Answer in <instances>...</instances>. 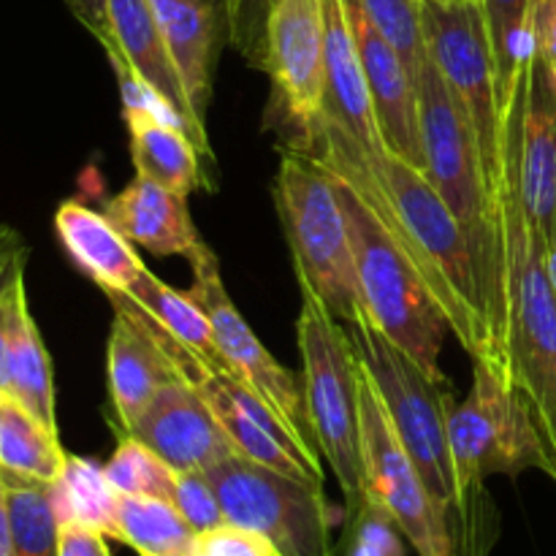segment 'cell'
Listing matches in <instances>:
<instances>
[{
    "instance_id": "4dcf8cb0",
    "label": "cell",
    "mask_w": 556,
    "mask_h": 556,
    "mask_svg": "<svg viewBox=\"0 0 556 556\" xmlns=\"http://www.w3.org/2000/svg\"><path fill=\"white\" fill-rule=\"evenodd\" d=\"M114 432H117V448H114L112 459L103 465L109 483L119 494H130V497H161L172 503L174 476H177V470L168 467L155 451L147 448L134 434L123 432V429H114Z\"/></svg>"
},
{
    "instance_id": "f1b7e54d",
    "label": "cell",
    "mask_w": 556,
    "mask_h": 556,
    "mask_svg": "<svg viewBox=\"0 0 556 556\" xmlns=\"http://www.w3.org/2000/svg\"><path fill=\"white\" fill-rule=\"evenodd\" d=\"M16 556H58L60 521L49 483L0 470Z\"/></svg>"
},
{
    "instance_id": "484cf974",
    "label": "cell",
    "mask_w": 556,
    "mask_h": 556,
    "mask_svg": "<svg viewBox=\"0 0 556 556\" xmlns=\"http://www.w3.org/2000/svg\"><path fill=\"white\" fill-rule=\"evenodd\" d=\"M49 492H52V505L60 525L79 521V525L92 527L117 541L119 492L109 483L106 470L101 465L68 454L58 481L49 483Z\"/></svg>"
},
{
    "instance_id": "e0dca14e",
    "label": "cell",
    "mask_w": 556,
    "mask_h": 556,
    "mask_svg": "<svg viewBox=\"0 0 556 556\" xmlns=\"http://www.w3.org/2000/svg\"><path fill=\"white\" fill-rule=\"evenodd\" d=\"M114 320L109 329L106 375L114 418L128 432L136 418L147 410L152 396L166 383L177 380L166 353L157 345L147 315L123 293H106Z\"/></svg>"
},
{
    "instance_id": "9a60e30c",
    "label": "cell",
    "mask_w": 556,
    "mask_h": 556,
    "mask_svg": "<svg viewBox=\"0 0 556 556\" xmlns=\"http://www.w3.org/2000/svg\"><path fill=\"white\" fill-rule=\"evenodd\" d=\"M128 434L155 451L177 472L210 470L217 462L239 454L215 413L179 378L152 396Z\"/></svg>"
},
{
    "instance_id": "8992f818",
    "label": "cell",
    "mask_w": 556,
    "mask_h": 556,
    "mask_svg": "<svg viewBox=\"0 0 556 556\" xmlns=\"http://www.w3.org/2000/svg\"><path fill=\"white\" fill-rule=\"evenodd\" d=\"M296 320L304 372V407L313 443L345 494V516H356L367 500L362 451V389L358 356L345 324L309 293Z\"/></svg>"
},
{
    "instance_id": "9c48e42d",
    "label": "cell",
    "mask_w": 556,
    "mask_h": 556,
    "mask_svg": "<svg viewBox=\"0 0 556 556\" xmlns=\"http://www.w3.org/2000/svg\"><path fill=\"white\" fill-rule=\"evenodd\" d=\"M204 472L228 525L264 535L280 556H334L331 514L320 483L286 476L242 454Z\"/></svg>"
},
{
    "instance_id": "d4e9b609",
    "label": "cell",
    "mask_w": 556,
    "mask_h": 556,
    "mask_svg": "<svg viewBox=\"0 0 556 556\" xmlns=\"http://www.w3.org/2000/svg\"><path fill=\"white\" fill-rule=\"evenodd\" d=\"M68 454L60 434L49 432L14 396L0 394V470L52 483L63 472Z\"/></svg>"
},
{
    "instance_id": "7402d4cb",
    "label": "cell",
    "mask_w": 556,
    "mask_h": 556,
    "mask_svg": "<svg viewBox=\"0 0 556 556\" xmlns=\"http://www.w3.org/2000/svg\"><path fill=\"white\" fill-rule=\"evenodd\" d=\"M54 231L76 266L103 293H128L147 269L134 242L103 212L71 199L54 212Z\"/></svg>"
},
{
    "instance_id": "d6a6232c",
    "label": "cell",
    "mask_w": 556,
    "mask_h": 556,
    "mask_svg": "<svg viewBox=\"0 0 556 556\" xmlns=\"http://www.w3.org/2000/svg\"><path fill=\"white\" fill-rule=\"evenodd\" d=\"M402 530L378 500L367 497L348 519V535L334 556H405Z\"/></svg>"
},
{
    "instance_id": "30bf717a",
    "label": "cell",
    "mask_w": 556,
    "mask_h": 556,
    "mask_svg": "<svg viewBox=\"0 0 556 556\" xmlns=\"http://www.w3.org/2000/svg\"><path fill=\"white\" fill-rule=\"evenodd\" d=\"M424 33L451 90L465 103L481 147L489 188L497 195L500 155H503V92L497 60L481 0H424Z\"/></svg>"
},
{
    "instance_id": "6da1fadb",
    "label": "cell",
    "mask_w": 556,
    "mask_h": 556,
    "mask_svg": "<svg viewBox=\"0 0 556 556\" xmlns=\"http://www.w3.org/2000/svg\"><path fill=\"white\" fill-rule=\"evenodd\" d=\"M299 150L309 152L329 172L345 177L375 206L427 282L445 324L467 356L472 362L483 358L497 364L478 302L470 242L459 220L445 206L443 195L429 182L427 172L391 150L369 155L340 125L326 117H320L318 128L304 144H299Z\"/></svg>"
},
{
    "instance_id": "277c9868",
    "label": "cell",
    "mask_w": 556,
    "mask_h": 556,
    "mask_svg": "<svg viewBox=\"0 0 556 556\" xmlns=\"http://www.w3.org/2000/svg\"><path fill=\"white\" fill-rule=\"evenodd\" d=\"M275 201L302 293L318 299L340 324H356L367 309L331 172L309 152L286 150L277 168Z\"/></svg>"
},
{
    "instance_id": "836d02e7",
    "label": "cell",
    "mask_w": 556,
    "mask_h": 556,
    "mask_svg": "<svg viewBox=\"0 0 556 556\" xmlns=\"http://www.w3.org/2000/svg\"><path fill=\"white\" fill-rule=\"evenodd\" d=\"M228 20V41L244 63L264 71L266 63V20L271 0H223Z\"/></svg>"
},
{
    "instance_id": "5b68a950",
    "label": "cell",
    "mask_w": 556,
    "mask_h": 556,
    "mask_svg": "<svg viewBox=\"0 0 556 556\" xmlns=\"http://www.w3.org/2000/svg\"><path fill=\"white\" fill-rule=\"evenodd\" d=\"M331 177H334L337 195L345 212L367 318L394 345L410 353L424 369L443 378L440 351H443L448 324L429 293L427 282L421 280L418 269L410 264L375 206L345 177L334 172Z\"/></svg>"
},
{
    "instance_id": "603a6c76",
    "label": "cell",
    "mask_w": 556,
    "mask_h": 556,
    "mask_svg": "<svg viewBox=\"0 0 556 556\" xmlns=\"http://www.w3.org/2000/svg\"><path fill=\"white\" fill-rule=\"evenodd\" d=\"M130 134V161L136 174L188 199L193 190L210 188L201 168L199 147L182 128L163 123L144 109H125Z\"/></svg>"
},
{
    "instance_id": "5bb4252c",
    "label": "cell",
    "mask_w": 556,
    "mask_h": 556,
    "mask_svg": "<svg viewBox=\"0 0 556 556\" xmlns=\"http://www.w3.org/2000/svg\"><path fill=\"white\" fill-rule=\"evenodd\" d=\"M106 25L109 36L103 41V49L114 68L130 71L141 85L161 96L166 106L177 114L179 125L199 147L201 155L212 161L215 155L210 150L206 119L199 117L195 106L190 103L150 0H106Z\"/></svg>"
},
{
    "instance_id": "7bdbcfd3",
    "label": "cell",
    "mask_w": 556,
    "mask_h": 556,
    "mask_svg": "<svg viewBox=\"0 0 556 556\" xmlns=\"http://www.w3.org/2000/svg\"><path fill=\"white\" fill-rule=\"evenodd\" d=\"M548 271H552V280L556 286V239L552 242V248H548Z\"/></svg>"
},
{
    "instance_id": "2e32d148",
    "label": "cell",
    "mask_w": 556,
    "mask_h": 556,
    "mask_svg": "<svg viewBox=\"0 0 556 556\" xmlns=\"http://www.w3.org/2000/svg\"><path fill=\"white\" fill-rule=\"evenodd\" d=\"M345 3L386 150L405 157L424 172L427 161H424L421 114H418V81L405 68L396 49L369 22L362 3L358 0H345Z\"/></svg>"
},
{
    "instance_id": "4fadbf2b",
    "label": "cell",
    "mask_w": 556,
    "mask_h": 556,
    "mask_svg": "<svg viewBox=\"0 0 556 556\" xmlns=\"http://www.w3.org/2000/svg\"><path fill=\"white\" fill-rule=\"evenodd\" d=\"M264 71L304 141L324 117L326 22L324 0H271Z\"/></svg>"
},
{
    "instance_id": "4316f807",
    "label": "cell",
    "mask_w": 556,
    "mask_h": 556,
    "mask_svg": "<svg viewBox=\"0 0 556 556\" xmlns=\"http://www.w3.org/2000/svg\"><path fill=\"white\" fill-rule=\"evenodd\" d=\"M117 541L139 556H190L199 532L168 500L119 494Z\"/></svg>"
},
{
    "instance_id": "3957f363",
    "label": "cell",
    "mask_w": 556,
    "mask_h": 556,
    "mask_svg": "<svg viewBox=\"0 0 556 556\" xmlns=\"http://www.w3.org/2000/svg\"><path fill=\"white\" fill-rule=\"evenodd\" d=\"M356 348L358 364L372 378L391 424L427 483L432 497L443 508L454 510L465 525H472V510L462 500L454 459L448 445V421L456 407V394L448 378H438L424 369L410 353L389 340L372 320L364 315L345 326Z\"/></svg>"
},
{
    "instance_id": "ba28073f",
    "label": "cell",
    "mask_w": 556,
    "mask_h": 556,
    "mask_svg": "<svg viewBox=\"0 0 556 556\" xmlns=\"http://www.w3.org/2000/svg\"><path fill=\"white\" fill-rule=\"evenodd\" d=\"M362 389V451L367 497L378 500L418 556H486L489 546L467 538L476 527L443 508L407 456L372 378L358 364Z\"/></svg>"
},
{
    "instance_id": "52a82bcc",
    "label": "cell",
    "mask_w": 556,
    "mask_h": 556,
    "mask_svg": "<svg viewBox=\"0 0 556 556\" xmlns=\"http://www.w3.org/2000/svg\"><path fill=\"white\" fill-rule=\"evenodd\" d=\"M448 445L462 500H472L492 476L541 470L556 483V465L546 448L530 402L497 364L472 362V389L448 421Z\"/></svg>"
},
{
    "instance_id": "ab89813d",
    "label": "cell",
    "mask_w": 556,
    "mask_h": 556,
    "mask_svg": "<svg viewBox=\"0 0 556 556\" xmlns=\"http://www.w3.org/2000/svg\"><path fill=\"white\" fill-rule=\"evenodd\" d=\"M65 5H68L71 14H74L98 41H106V0H65Z\"/></svg>"
},
{
    "instance_id": "8fae6325",
    "label": "cell",
    "mask_w": 556,
    "mask_h": 556,
    "mask_svg": "<svg viewBox=\"0 0 556 556\" xmlns=\"http://www.w3.org/2000/svg\"><path fill=\"white\" fill-rule=\"evenodd\" d=\"M147 320H150L152 334H155L161 351L166 353L174 375L185 380L206 402V407L215 413V418L226 429L228 438L233 440L239 454L266 467H275L286 476L324 486V467L313 465L299 451V445L293 443L286 427L277 421L269 405L250 386H244L226 362H210V358L199 356L179 340H174L168 331H163L150 315H147Z\"/></svg>"
},
{
    "instance_id": "7c38bea8",
    "label": "cell",
    "mask_w": 556,
    "mask_h": 556,
    "mask_svg": "<svg viewBox=\"0 0 556 556\" xmlns=\"http://www.w3.org/2000/svg\"><path fill=\"white\" fill-rule=\"evenodd\" d=\"M190 266H193L195 282L190 288V296L199 304L210 318L212 331H215L217 351L220 358L239 375L244 386L255 391L261 400L269 405L277 421L286 427L293 443L299 445L304 456L313 465H320V454L313 443V434L307 427V407H304V389L299 380L293 378L291 369L280 367L266 351L264 342L253 334L248 320L242 318L233 302L228 299L226 286L220 277V264L217 255L212 253L206 244H201L193 255H190Z\"/></svg>"
},
{
    "instance_id": "ffe728a7",
    "label": "cell",
    "mask_w": 556,
    "mask_h": 556,
    "mask_svg": "<svg viewBox=\"0 0 556 556\" xmlns=\"http://www.w3.org/2000/svg\"><path fill=\"white\" fill-rule=\"evenodd\" d=\"M521 199L543 239H556V90L538 58L530 63L521 125Z\"/></svg>"
},
{
    "instance_id": "b9f144b4",
    "label": "cell",
    "mask_w": 556,
    "mask_h": 556,
    "mask_svg": "<svg viewBox=\"0 0 556 556\" xmlns=\"http://www.w3.org/2000/svg\"><path fill=\"white\" fill-rule=\"evenodd\" d=\"M0 556H16V548H14V538H11L9 510H5L3 481H0Z\"/></svg>"
},
{
    "instance_id": "44dd1931",
    "label": "cell",
    "mask_w": 556,
    "mask_h": 556,
    "mask_svg": "<svg viewBox=\"0 0 556 556\" xmlns=\"http://www.w3.org/2000/svg\"><path fill=\"white\" fill-rule=\"evenodd\" d=\"M166 47L185 81L190 103L206 119L212 98V71L217 63L223 30L228 20L223 0H150Z\"/></svg>"
},
{
    "instance_id": "d590c367",
    "label": "cell",
    "mask_w": 556,
    "mask_h": 556,
    "mask_svg": "<svg viewBox=\"0 0 556 556\" xmlns=\"http://www.w3.org/2000/svg\"><path fill=\"white\" fill-rule=\"evenodd\" d=\"M190 556H280L277 548L258 532L237 525H223L201 532Z\"/></svg>"
},
{
    "instance_id": "d6986e66",
    "label": "cell",
    "mask_w": 556,
    "mask_h": 556,
    "mask_svg": "<svg viewBox=\"0 0 556 556\" xmlns=\"http://www.w3.org/2000/svg\"><path fill=\"white\" fill-rule=\"evenodd\" d=\"M103 215L134 244L152 255H190L204 244L190 217L188 199L136 174L103 204Z\"/></svg>"
},
{
    "instance_id": "1f68e13d",
    "label": "cell",
    "mask_w": 556,
    "mask_h": 556,
    "mask_svg": "<svg viewBox=\"0 0 556 556\" xmlns=\"http://www.w3.org/2000/svg\"><path fill=\"white\" fill-rule=\"evenodd\" d=\"M380 36L396 49L405 68L418 81L429 60L427 33H424V0H358Z\"/></svg>"
},
{
    "instance_id": "e575fe53",
    "label": "cell",
    "mask_w": 556,
    "mask_h": 556,
    "mask_svg": "<svg viewBox=\"0 0 556 556\" xmlns=\"http://www.w3.org/2000/svg\"><path fill=\"white\" fill-rule=\"evenodd\" d=\"M172 503L177 505L179 514L185 516L195 532H210L215 527L228 525L223 505L217 500L215 486L206 478L204 470H182L174 476V494Z\"/></svg>"
},
{
    "instance_id": "f546056e",
    "label": "cell",
    "mask_w": 556,
    "mask_h": 556,
    "mask_svg": "<svg viewBox=\"0 0 556 556\" xmlns=\"http://www.w3.org/2000/svg\"><path fill=\"white\" fill-rule=\"evenodd\" d=\"M481 3L486 11L489 38H492L500 92L505 103L527 60L535 58V33L527 25L532 0H481Z\"/></svg>"
},
{
    "instance_id": "ac0fdd59",
    "label": "cell",
    "mask_w": 556,
    "mask_h": 556,
    "mask_svg": "<svg viewBox=\"0 0 556 556\" xmlns=\"http://www.w3.org/2000/svg\"><path fill=\"white\" fill-rule=\"evenodd\" d=\"M326 22V98L324 117L340 125L364 152L380 155L386 141L380 136L378 114L369 96L367 76L358 58L356 33L345 0H324Z\"/></svg>"
},
{
    "instance_id": "cb8c5ba5",
    "label": "cell",
    "mask_w": 556,
    "mask_h": 556,
    "mask_svg": "<svg viewBox=\"0 0 556 556\" xmlns=\"http://www.w3.org/2000/svg\"><path fill=\"white\" fill-rule=\"evenodd\" d=\"M9 396H14L49 432L58 434L52 358H49L41 331H38L30 307H27L25 282L16 291L14 320H11Z\"/></svg>"
},
{
    "instance_id": "83f0119b",
    "label": "cell",
    "mask_w": 556,
    "mask_h": 556,
    "mask_svg": "<svg viewBox=\"0 0 556 556\" xmlns=\"http://www.w3.org/2000/svg\"><path fill=\"white\" fill-rule=\"evenodd\" d=\"M123 296H128L136 307L144 309L163 331H168L185 348L210 358V362H223L210 318L188 291H177V288L166 286L157 275H152L150 269H144Z\"/></svg>"
},
{
    "instance_id": "7a4b0ae2",
    "label": "cell",
    "mask_w": 556,
    "mask_h": 556,
    "mask_svg": "<svg viewBox=\"0 0 556 556\" xmlns=\"http://www.w3.org/2000/svg\"><path fill=\"white\" fill-rule=\"evenodd\" d=\"M527 60L505 98L503 155L497 174V206L508 266V337L505 356L516 389L532 407L538 429L556 465V286L548 271V242L532 226L521 199V125H525Z\"/></svg>"
},
{
    "instance_id": "74e56055",
    "label": "cell",
    "mask_w": 556,
    "mask_h": 556,
    "mask_svg": "<svg viewBox=\"0 0 556 556\" xmlns=\"http://www.w3.org/2000/svg\"><path fill=\"white\" fill-rule=\"evenodd\" d=\"M527 20L535 33L538 63L546 71L548 85L556 90V0H532Z\"/></svg>"
},
{
    "instance_id": "60d3db41",
    "label": "cell",
    "mask_w": 556,
    "mask_h": 556,
    "mask_svg": "<svg viewBox=\"0 0 556 556\" xmlns=\"http://www.w3.org/2000/svg\"><path fill=\"white\" fill-rule=\"evenodd\" d=\"M20 253H25V244H22L20 233L9 226H0V269L9 266Z\"/></svg>"
},
{
    "instance_id": "f35d334b",
    "label": "cell",
    "mask_w": 556,
    "mask_h": 556,
    "mask_svg": "<svg viewBox=\"0 0 556 556\" xmlns=\"http://www.w3.org/2000/svg\"><path fill=\"white\" fill-rule=\"evenodd\" d=\"M58 556H112L106 546V535L79 521L60 525Z\"/></svg>"
},
{
    "instance_id": "ee69618b",
    "label": "cell",
    "mask_w": 556,
    "mask_h": 556,
    "mask_svg": "<svg viewBox=\"0 0 556 556\" xmlns=\"http://www.w3.org/2000/svg\"><path fill=\"white\" fill-rule=\"evenodd\" d=\"M5 269H9V266H3V269H0V277H3V271H5Z\"/></svg>"
},
{
    "instance_id": "8d00e7d4",
    "label": "cell",
    "mask_w": 556,
    "mask_h": 556,
    "mask_svg": "<svg viewBox=\"0 0 556 556\" xmlns=\"http://www.w3.org/2000/svg\"><path fill=\"white\" fill-rule=\"evenodd\" d=\"M25 253L16 255L9 269L0 277V394H9V342H11V320H14L16 291L25 282Z\"/></svg>"
}]
</instances>
